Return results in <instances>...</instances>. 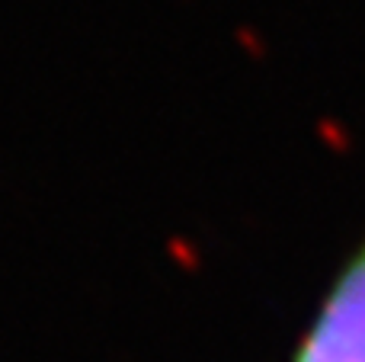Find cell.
<instances>
[{"instance_id":"6da1fadb","label":"cell","mask_w":365,"mask_h":362,"mask_svg":"<svg viewBox=\"0 0 365 362\" xmlns=\"http://www.w3.org/2000/svg\"><path fill=\"white\" fill-rule=\"evenodd\" d=\"M292 362H365V237L336 273Z\"/></svg>"}]
</instances>
